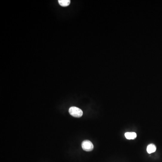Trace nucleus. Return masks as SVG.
I'll use <instances>...</instances> for the list:
<instances>
[{"instance_id":"1","label":"nucleus","mask_w":162,"mask_h":162,"mask_svg":"<svg viewBox=\"0 0 162 162\" xmlns=\"http://www.w3.org/2000/svg\"><path fill=\"white\" fill-rule=\"evenodd\" d=\"M69 113L71 115L74 117H80L83 115V112L80 108L76 107H71L69 108Z\"/></svg>"},{"instance_id":"2","label":"nucleus","mask_w":162,"mask_h":162,"mask_svg":"<svg viewBox=\"0 0 162 162\" xmlns=\"http://www.w3.org/2000/svg\"><path fill=\"white\" fill-rule=\"evenodd\" d=\"M82 147L83 150L86 151H91L94 149V146L91 141L86 140L82 143Z\"/></svg>"},{"instance_id":"3","label":"nucleus","mask_w":162,"mask_h":162,"mask_svg":"<svg viewBox=\"0 0 162 162\" xmlns=\"http://www.w3.org/2000/svg\"><path fill=\"white\" fill-rule=\"evenodd\" d=\"M125 137L128 140H134L137 137V135L134 132H128L125 133Z\"/></svg>"},{"instance_id":"4","label":"nucleus","mask_w":162,"mask_h":162,"mask_svg":"<svg viewBox=\"0 0 162 162\" xmlns=\"http://www.w3.org/2000/svg\"><path fill=\"white\" fill-rule=\"evenodd\" d=\"M156 150V147L154 144H150L147 147V151L149 154L154 153Z\"/></svg>"},{"instance_id":"5","label":"nucleus","mask_w":162,"mask_h":162,"mask_svg":"<svg viewBox=\"0 0 162 162\" xmlns=\"http://www.w3.org/2000/svg\"><path fill=\"white\" fill-rule=\"evenodd\" d=\"M70 0H59L58 1L59 4L63 7H66L69 6L70 4Z\"/></svg>"}]
</instances>
